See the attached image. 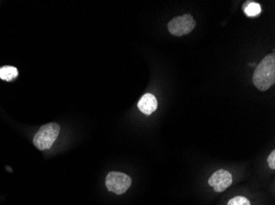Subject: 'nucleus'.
Returning a JSON list of instances; mask_svg holds the SVG:
<instances>
[{
    "label": "nucleus",
    "instance_id": "1",
    "mask_svg": "<svg viewBox=\"0 0 275 205\" xmlns=\"http://www.w3.org/2000/svg\"><path fill=\"white\" fill-rule=\"evenodd\" d=\"M253 83L260 91L269 90L275 83V55L269 54L256 66L253 75Z\"/></svg>",
    "mask_w": 275,
    "mask_h": 205
},
{
    "label": "nucleus",
    "instance_id": "2",
    "mask_svg": "<svg viewBox=\"0 0 275 205\" xmlns=\"http://www.w3.org/2000/svg\"><path fill=\"white\" fill-rule=\"evenodd\" d=\"M61 127L56 122L43 125L37 131L33 139L35 146L40 150L50 149L60 134Z\"/></svg>",
    "mask_w": 275,
    "mask_h": 205
},
{
    "label": "nucleus",
    "instance_id": "3",
    "mask_svg": "<svg viewBox=\"0 0 275 205\" xmlns=\"http://www.w3.org/2000/svg\"><path fill=\"white\" fill-rule=\"evenodd\" d=\"M132 179L125 173L111 172L105 178V186L111 192L122 194L131 186Z\"/></svg>",
    "mask_w": 275,
    "mask_h": 205
},
{
    "label": "nucleus",
    "instance_id": "4",
    "mask_svg": "<svg viewBox=\"0 0 275 205\" xmlns=\"http://www.w3.org/2000/svg\"><path fill=\"white\" fill-rule=\"evenodd\" d=\"M196 22L190 14L176 17L168 23V30L175 37L189 34L196 27Z\"/></svg>",
    "mask_w": 275,
    "mask_h": 205
},
{
    "label": "nucleus",
    "instance_id": "5",
    "mask_svg": "<svg viewBox=\"0 0 275 205\" xmlns=\"http://www.w3.org/2000/svg\"><path fill=\"white\" fill-rule=\"evenodd\" d=\"M232 183V176L229 172L220 169L215 172L209 180V186L214 189L217 193L223 192L231 186Z\"/></svg>",
    "mask_w": 275,
    "mask_h": 205
},
{
    "label": "nucleus",
    "instance_id": "6",
    "mask_svg": "<svg viewBox=\"0 0 275 205\" xmlns=\"http://www.w3.org/2000/svg\"><path fill=\"white\" fill-rule=\"evenodd\" d=\"M157 100L152 94H145L138 102V108L143 114L150 115L157 109Z\"/></svg>",
    "mask_w": 275,
    "mask_h": 205
},
{
    "label": "nucleus",
    "instance_id": "7",
    "mask_svg": "<svg viewBox=\"0 0 275 205\" xmlns=\"http://www.w3.org/2000/svg\"><path fill=\"white\" fill-rule=\"evenodd\" d=\"M17 69L14 66H5L0 69V78L4 81H13L17 77Z\"/></svg>",
    "mask_w": 275,
    "mask_h": 205
},
{
    "label": "nucleus",
    "instance_id": "8",
    "mask_svg": "<svg viewBox=\"0 0 275 205\" xmlns=\"http://www.w3.org/2000/svg\"><path fill=\"white\" fill-rule=\"evenodd\" d=\"M243 10L248 17H256L260 14L261 8L257 3L246 2L245 5H243Z\"/></svg>",
    "mask_w": 275,
    "mask_h": 205
},
{
    "label": "nucleus",
    "instance_id": "9",
    "mask_svg": "<svg viewBox=\"0 0 275 205\" xmlns=\"http://www.w3.org/2000/svg\"><path fill=\"white\" fill-rule=\"evenodd\" d=\"M228 205H252L246 198L243 196H236L228 201Z\"/></svg>",
    "mask_w": 275,
    "mask_h": 205
},
{
    "label": "nucleus",
    "instance_id": "10",
    "mask_svg": "<svg viewBox=\"0 0 275 205\" xmlns=\"http://www.w3.org/2000/svg\"><path fill=\"white\" fill-rule=\"evenodd\" d=\"M268 163L271 169H275V150H273L268 158Z\"/></svg>",
    "mask_w": 275,
    "mask_h": 205
}]
</instances>
